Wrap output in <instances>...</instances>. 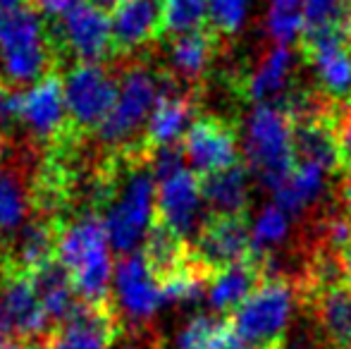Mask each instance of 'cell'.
<instances>
[{
	"label": "cell",
	"mask_w": 351,
	"mask_h": 349,
	"mask_svg": "<svg viewBox=\"0 0 351 349\" xmlns=\"http://www.w3.org/2000/svg\"><path fill=\"white\" fill-rule=\"evenodd\" d=\"M115 65L120 67V93L115 108L96 134L103 151L139 144L158 98L177 82L162 65L148 62L146 56Z\"/></svg>",
	"instance_id": "obj_1"
},
{
	"label": "cell",
	"mask_w": 351,
	"mask_h": 349,
	"mask_svg": "<svg viewBox=\"0 0 351 349\" xmlns=\"http://www.w3.org/2000/svg\"><path fill=\"white\" fill-rule=\"evenodd\" d=\"M58 261L70 273L79 299L106 302L110 299L112 258L110 242L98 213H74L60 230Z\"/></svg>",
	"instance_id": "obj_2"
},
{
	"label": "cell",
	"mask_w": 351,
	"mask_h": 349,
	"mask_svg": "<svg viewBox=\"0 0 351 349\" xmlns=\"http://www.w3.org/2000/svg\"><path fill=\"white\" fill-rule=\"evenodd\" d=\"M0 70L10 86L36 84L48 72L60 70L46 14L29 3L0 14Z\"/></svg>",
	"instance_id": "obj_3"
},
{
	"label": "cell",
	"mask_w": 351,
	"mask_h": 349,
	"mask_svg": "<svg viewBox=\"0 0 351 349\" xmlns=\"http://www.w3.org/2000/svg\"><path fill=\"white\" fill-rule=\"evenodd\" d=\"M48 36L58 67L112 62L110 14L91 0H77L60 14H46Z\"/></svg>",
	"instance_id": "obj_4"
},
{
	"label": "cell",
	"mask_w": 351,
	"mask_h": 349,
	"mask_svg": "<svg viewBox=\"0 0 351 349\" xmlns=\"http://www.w3.org/2000/svg\"><path fill=\"white\" fill-rule=\"evenodd\" d=\"M241 149L249 160V168L270 191H275L296 163L294 122L280 106L261 103L244 122Z\"/></svg>",
	"instance_id": "obj_5"
},
{
	"label": "cell",
	"mask_w": 351,
	"mask_h": 349,
	"mask_svg": "<svg viewBox=\"0 0 351 349\" xmlns=\"http://www.w3.org/2000/svg\"><path fill=\"white\" fill-rule=\"evenodd\" d=\"M296 309V292L280 278L261 280L232 316L237 335L254 349H280Z\"/></svg>",
	"instance_id": "obj_6"
},
{
	"label": "cell",
	"mask_w": 351,
	"mask_h": 349,
	"mask_svg": "<svg viewBox=\"0 0 351 349\" xmlns=\"http://www.w3.org/2000/svg\"><path fill=\"white\" fill-rule=\"evenodd\" d=\"M65 106L70 115L72 132L79 139L98 134L103 122L117 103L120 75L108 65H74L62 77Z\"/></svg>",
	"instance_id": "obj_7"
},
{
	"label": "cell",
	"mask_w": 351,
	"mask_h": 349,
	"mask_svg": "<svg viewBox=\"0 0 351 349\" xmlns=\"http://www.w3.org/2000/svg\"><path fill=\"white\" fill-rule=\"evenodd\" d=\"M17 122L27 130L29 141L51 151L70 139H79L72 132L65 106L60 70L48 72L27 91L17 93Z\"/></svg>",
	"instance_id": "obj_8"
},
{
	"label": "cell",
	"mask_w": 351,
	"mask_h": 349,
	"mask_svg": "<svg viewBox=\"0 0 351 349\" xmlns=\"http://www.w3.org/2000/svg\"><path fill=\"white\" fill-rule=\"evenodd\" d=\"M127 337V328L115 299L106 302H84L51 328L38 349H112Z\"/></svg>",
	"instance_id": "obj_9"
},
{
	"label": "cell",
	"mask_w": 351,
	"mask_h": 349,
	"mask_svg": "<svg viewBox=\"0 0 351 349\" xmlns=\"http://www.w3.org/2000/svg\"><path fill=\"white\" fill-rule=\"evenodd\" d=\"M239 136L227 120L217 115H201L191 122L180 146L184 160L199 177L220 173L239 165Z\"/></svg>",
	"instance_id": "obj_10"
},
{
	"label": "cell",
	"mask_w": 351,
	"mask_h": 349,
	"mask_svg": "<svg viewBox=\"0 0 351 349\" xmlns=\"http://www.w3.org/2000/svg\"><path fill=\"white\" fill-rule=\"evenodd\" d=\"M191 256L210 275L230 265L254 258L251 249V225L244 215H210L201 225Z\"/></svg>",
	"instance_id": "obj_11"
},
{
	"label": "cell",
	"mask_w": 351,
	"mask_h": 349,
	"mask_svg": "<svg viewBox=\"0 0 351 349\" xmlns=\"http://www.w3.org/2000/svg\"><path fill=\"white\" fill-rule=\"evenodd\" d=\"M32 156L17 154L10 141L8 154L0 158V249L36 215L32 189Z\"/></svg>",
	"instance_id": "obj_12"
},
{
	"label": "cell",
	"mask_w": 351,
	"mask_h": 349,
	"mask_svg": "<svg viewBox=\"0 0 351 349\" xmlns=\"http://www.w3.org/2000/svg\"><path fill=\"white\" fill-rule=\"evenodd\" d=\"M162 19V0H127L112 12V62L141 58V48L158 43Z\"/></svg>",
	"instance_id": "obj_13"
},
{
	"label": "cell",
	"mask_w": 351,
	"mask_h": 349,
	"mask_svg": "<svg viewBox=\"0 0 351 349\" xmlns=\"http://www.w3.org/2000/svg\"><path fill=\"white\" fill-rule=\"evenodd\" d=\"M204 208V196H201V177L194 170L184 168L167 180L158 182L156 189V218L162 220L167 228L180 232L184 239L189 234H199Z\"/></svg>",
	"instance_id": "obj_14"
},
{
	"label": "cell",
	"mask_w": 351,
	"mask_h": 349,
	"mask_svg": "<svg viewBox=\"0 0 351 349\" xmlns=\"http://www.w3.org/2000/svg\"><path fill=\"white\" fill-rule=\"evenodd\" d=\"M351 38L347 34L325 32L306 34L304 53L315 72V80L323 86L325 96L332 101L351 98Z\"/></svg>",
	"instance_id": "obj_15"
},
{
	"label": "cell",
	"mask_w": 351,
	"mask_h": 349,
	"mask_svg": "<svg viewBox=\"0 0 351 349\" xmlns=\"http://www.w3.org/2000/svg\"><path fill=\"white\" fill-rule=\"evenodd\" d=\"M199 112V88H186L175 82L153 108L143 130V146L148 151L180 144Z\"/></svg>",
	"instance_id": "obj_16"
},
{
	"label": "cell",
	"mask_w": 351,
	"mask_h": 349,
	"mask_svg": "<svg viewBox=\"0 0 351 349\" xmlns=\"http://www.w3.org/2000/svg\"><path fill=\"white\" fill-rule=\"evenodd\" d=\"M115 304H120L117 309H122L130 316V321L139 323V326L151 321L153 313L160 309V304H165L160 294V285L148 270L141 252L120 256L115 268Z\"/></svg>",
	"instance_id": "obj_17"
},
{
	"label": "cell",
	"mask_w": 351,
	"mask_h": 349,
	"mask_svg": "<svg viewBox=\"0 0 351 349\" xmlns=\"http://www.w3.org/2000/svg\"><path fill=\"white\" fill-rule=\"evenodd\" d=\"M217 48H220V34L210 27L175 36L167 41L165 70L182 86L199 88L215 60Z\"/></svg>",
	"instance_id": "obj_18"
},
{
	"label": "cell",
	"mask_w": 351,
	"mask_h": 349,
	"mask_svg": "<svg viewBox=\"0 0 351 349\" xmlns=\"http://www.w3.org/2000/svg\"><path fill=\"white\" fill-rule=\"evenodd\" d=\"M294 158L323 170H344V156L337 136V120L330 112L294 122Z\"/></svg>",
	"instance_id": "obj_19"
},
{
	"label": "cell",
	"mask_w": 351,
	"mask_h": 349,
	"mask_svg": "<svg viewBox=\"0 0 351 349\" xmlns=\"http://www.w3.org/2000/svg\"><path fill=\"white\" fill-rule=\"evenodd\" d=\"M291 75H294V53L289 46H275L261 58L251 75L241 82V93L256 106L270 103L273 98L285 93Z\"/></svg>",
	"instance_id": "obj_20"
},
{
	"label": "cell",
	"mask_w": 351,
	"mask_h": 349,
	"mask_svg": "<svg viewBox=\"0 0 351 349\" xmlns=\"http://www.w3.org/2000/svg\"><path fill=\"white\" fill-rule=\"evenodd\" d=\"M263 280V268L258 258H249L244 263L230 265V268L217 270L208 282V304L213 311L234 313L244 304V299L254 292Z\"/></svg>",
	"instance_id": "obj_21"
},
{
	"label": "cell",
	"mask_w": 351,
	"mask_h": 349,
	"mask_svg": "<svg viewBox=\"0 0 351 349\" xmlns=\"http://www.w3.org/2000/svg\"><path fill=\"white\" fill-rule=\"evenodd\" d=\"M251 180L244 165L201 177V196L210 215H244L249 206Z\"/></svg>",
	"instance_id": "obj_22"
},
{
	"label": "cell",
	"mask_w": 351,
	"mask_h": 349,
	"mask_svg": "<svg viewBox=\"0 0 351 349\" xmlns=\"http://www.w3.org/2000/svg\"><path fill=\"white\" fill-rule=\"evenodd\" d=\"M141 256L146 261L148 270L153 273V278L160 282V280H165L167 275L175 273L177 268H182L189 261L191 244L180 232H175L162 220L156 218L151 230L146 232V237H143Z\"/></svg>",
	"instance_id": "obj_23"
},
{
	"label": "cell",
	"mask_w": 351,
	"mask_h": 349,
	"mask_svg": "<svg viewBox=\"0 0 351 349\" xmlns=\"http://www.w3.org/2000/svg\"><path fill=\"white\" fill-rule=\"evenodd\" d=\"M325 186H328V170H323L320 165L296 160L291 173L273 191V196L282 210H287L289 215H299L323 196Z\"/></svg>",
	"instance_id": "obj_24"
},
{
	"label": "cell",
	"mask_w": 351,
	"mask_h": 349,
	"mask_svg": "<svg viewBox=\"0 0 351 349\" xmlns=\"http://www.w3.org/2000/svg\"><path fill=\"white\" fill-rule=\"evenodd\" d=\"M32 285L36 289L38 299H41V306L46 311L48 321H51V328H56L62 318L74 309V304L79 302L74 297V285H72V278L70 273L65 270V265L60 261H51L46 263L43 268L34 270L32 275Z\"/></svg>",
	"instance_id": "obj_25"
},
{
	"label": "cell",
	"mask_w": 351,
	"mask_h": 349,
	"mask_svg": "<svg viewBox=\"0 0 351 349\" xmlns=\"http://www.w3.org/2000/svg\"><path fill=\"white\" fill-rule=\"evenodd\" d=\"M315 316L325 337L332 345L349 349L351 345V289L344 282L315 289Z\"/></svg>",
	"instance_id": "obj_26"
},
{
	"label": "cell",
	"mask_w": 351,
	"mask_h": 349,
	"mask_svg": "<svg viewBox=\"0 0 351 349\" xmlns=\"http://www.w3.org/2000/svg\"><path fill=\"white\" fill-rule=\"evenodd\" d=\"M265 32L278 46H291L306 32L304 0H270L265 12Z\"/></svg>",
	"instance_id": "obj_27"
},
{
	"label": "cell",
	"mask_w": 351,
	"mask_h": 349,
	"mask_svg": "<svg viewBox=\"0 0 351 349\" xmlns=\"http://www.w3.org/2000/svg\"><path fill=\"white\" fill-rule=\"evenodd\" d=\"M291 230V215L282 210L278 204L263 206L261 213L251 223V249H254V258L265 256L280 247Z\"/></svg>",
	"instance_id": "obj_28"
},
{
	"label": "cell",
	"mask_w": 351,
	"mask_h": 349,
	"mask_svg": "<svg viewBox=\"0 0 351 349\" xmlns=\"http://www.w3.org/2000/svg\"><path fill=\"white\" fill-rule=\"evenodd\" d=\"M206 22H208V0H162L160 41L204 29Z\"/></svg>",
	"instance_id": "obj_29"
},
{
	"label": "cell",
	"mask_w": 351,
	"mask_h": 349,
	"mask_svg": "<svg viewBox=\"0 0 351 349\" xmlns=\"http://www.w3.org/2000/svg\"><path fill=\"white\" fill-rule=\"evenodd\" d=\"M306 34L337 32L351 38V0H304Z\"/></svg>",
	"instance_id": "obj_30"
},
{
	"label": "cell",
	"mask_w": 351,
	"mask_h": 349,
	"mask_svg": "<svg viewBox=\"0 0 351 349\" xmlns=\"http://www.w3.org/2000/svg\"><path fill=\"white\" fill-rule=\"evenodd\" d=\"M249 0H208V22L220 36H232L246 22Z\"/></svg>",
	"instance_id": "obj_31"
},
{
	"label": "cell",
	"mask_w": 351,
	"mask_h": 349,
	"mask_svg": "<svg viewBox=\"0 0 351 349\" xmlns=\"http://www.w3.org/2000/svg\"><path fill=\"white\" fill-rule=\"evenodd\" d=\"M220 326H222L220 318L199 313L191 321H186L184 328L177 333L175 349H206V345H208L210 337L215 335Z\"/></svg>",
	"instance_id": "obj_32"
},
{
	"label": "cell",
	"mask_w": 351,
	"mask_h": 349,
	"mask_svg": "<svg viewBox=\"0 0 351 349\" xmlns=\"http://www.w3.org/2000/svg\"><path fill=\"white\" fill-rule=\"evenodd\" d=\"M14 120H17V91L0 80V136H10Z\"/></svg>",
	"instance_id": "obj_33"
},
{
	"label": "cell",
	"mask_w": 351,
	"mask_h": 349,
	"mask_svg": "<svg viewBox=\"0 0 351 349\" xmlns=\"http://www.w3.org/2000/svg\"><path fill=\"white\" fill-rule=\"evenodd\" d=\"M206 349H254V347L246 345V342L237 335V330L232 328V323L222 321V326L217 328V333L210 337V342L206 345Z\"/></svg>",
	"instance_id": "obj_34"
},
{
	"label": "cell",
	"mask_w": 351,
	"mask_h": 349,
	"mask_svg": "<svg viewBox=\"0 0 351 349\" xmlns=\"http://www.w3.org/2000/svg\"><path fill=\"white\" fill-rule=\"evenodd\" d=\"M337 136H339V146H342L344 168L351 170V103L344 108V112L337 120Z\"/></svg>",
	"instance_id": "obj_35"
},
{
	"label": "cell",
	"mask_w": 351,
	"mask_h": 349,
	"mask_svg": "<svg viewBox=\"0 0 351 349\" xmlns=\"http://www.w3.org/2000/svg\"><path fill=\"white\" fill-rule=\"evenodd\" d=\"M27 3L43 14H60V12H65L70 5L77 3V0H27Z\"/></svg>",
	"instance_id": "obj_36"
},
{
	"label": "cell",
	"mask_w": 351,
	"mask_h": 349,
	"mask_svg": "<svg viewBox=\"0 0 351 349\" xmlns=\"http://www.w3.org/2000/svg\"><path fill=\"white\" fill-rule=\"evenodd\" d=\"M342 196H344V213L351 218V170L347 173V180H344V186H342Z\"/></svg>",
	"instance_id": "obj_37"
},
{
	"label": "cell",
	"mask_w": 351,
	"mask_h": 349,
	"mask_svg": "<svg viewBox=\"0 0 351 349\" xmlns=\"http://www.w3.org/2000/svg\"><path fill=\"white\" fill-rule=\"evenodd\" d=\"M0 349H38L36 342H27V340H12L0 345Z\"/></svg>",
	"instance_id": "obj_38"
},
{
	"label": "cell",
	"mask_w": 351,
	"mask_h": 349,
	"mask_svg": "<svg viewBox=\"0 0 351 349\" xmlns=\"http://www.w3.org/2000/svg\"><path fill=\"white\" fill-rule=\"evenodd\" d=\"M91 3H96L98 8H103L108 12V10H112V12H115L117 8H120V5H125L127 0H91Z\"/></svg>",
	"instance_id": "obj_39"
},
{
	"label": "cell",
	"mask_w": 351,
	"mask_h": 349,
	"mask_svg": "<svg viewBox=\"0 0 351 349\" xmlns=\"http://www.w3.org/2000/svg\"><path fill=\"white\" fill-rule=\"evenodd\" d=\"M342 263H344V285L351 289V252H347L342 256Z\"/></svg>",
	"instance_id": "obj_40"
},
{
	"label": "cell",
	"mask_w": 351,
	"mask_h": 349,
	"mask_svg": "<svg viewBox=\"0 0 351 349\" xmlns=\"http://www.w3.org/2000/svg\"><path fill=\"white\" fill-rule=\"evenodd\" d=\"M117 349H148V345H146V342H141L139 337H134V340H130V337H127L125 345L117 347Z\"/></svg>",
	"instance_id": "obj_41"
},
{
	"label": "cell",
	"mask_w": 351,
	"mask_h": 349,
	"mask_svg": "<svg viewBox=\"0 0 351 349\" xmlns=\"http://www.w3.org/2000/svg\"><path fill=\"white\" fill-rule=\"evenodd\" d=\"M19 5H24V0H0V14L8 12V10L19 8Z\"/></svg>",
	"instance_id": "obj_42"
},
{
	"label": "cell",
	"mask_w": 351,
	"mask_h": 349,
	"mask_svg": "<svg viewBox=\"0 0 351 349\" xmlns=\"http://www.w3.org/2000/svg\"><path fill=\"white\" fill-rule=\"evenodd\" d=\"M10 136H0V158H3L5 154H8V149H10Z\"/></svg>",
	"instance_id": "obj_43"
},
{
	"label": "cell",
	"mask_w": 351,
	"mask_h": 349,
	"mask_svg": "<svg viewBox=\"0 0 351 349\" xmlns=\"http://www.w3.org/2000/svg\"><path fill=\"white\" fill-rule=\"evenodd\" d=\"M349 349H351V345H349Z\"/></svg>",
	"instance_id": "obj_44"
}]
</instances>
